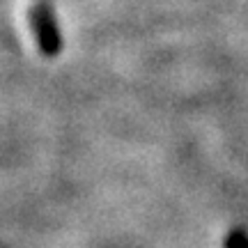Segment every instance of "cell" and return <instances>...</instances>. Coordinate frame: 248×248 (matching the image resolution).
I'll list each match as a JSON object with an SVG mask.
<instances>
[{"label":"cell","mask_w":248,"mask_h":248,"mask_svg":"<svg viewBox=\"0 0 248 248\" xmlns=\"http://www.w3.org/2000/svg\"><path fill=\"white\" fill-rule=\"evenodd\" d=\"M30 26H32V35L37 39V46L42 55L46 58H55L62 51V35L55 14L51 5L46 0H35L30 7Z\"/></svg>","instance_id":"6da1fadb"},{"label":"cell","mask_w":248,"mask_h":248,"mask_svg":"<svg viewBox=\"0 0 248 248\" xmlns=\"http://www.w3.org/2000/svg\"><path fill=\"white\" fill-rule=\"evenodd\" d=\"M223 248H248V232L246 228H232L228 237L223 239Z\"/></svg>","instance_id":"7a4b0ae2"}]
</instances>
